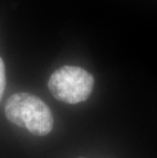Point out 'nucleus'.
<instances>
[{"label":"nucleus","mask_w":157,"mask_h":158,"mask_svg":"<svg viewBox=\"0 0 157 158\" xmlns=\"http://www.w3.org/2000/svg\"><path fill=\"white\" fill-rule=\"evenodd\" d=\"M7 119L19 127H26L36 136H46L53 129V114L44 101L29 93H15L5 104Z\"/></svg>","instance_id":"f257e3e1"},{"label":"nucleus","mask_w":157,"mask_h":158,"mask_svg":"<svg viewBox=\"0 0 157 158\" xmlns=\"http://www.w3.org/2000/svg\"><path fill=\"white\" fill-rule=\"evenodd\" d=\"M48 87L55 99L76 104L90 97L94 87V78L84 69L65 65L52 73Z\"/></svg>","instance_id":"f03ea898"},{"label":"nucleus","mask_w":157,"mask_h":158,"mask_svg":"<svg viewBox=\"0 0 157 158\" xmlns=\"http://www.w3.org/2000/svg\"><path fill=\"white\" fill-rule=\"evenodd\" d=\"M5 83H6V78H5V65H4V62H3L2 58L0 57V99L2 98L3 92H4Z\"/></svg>","instance_id":"7ed1b4c3"},{"label":"nucleus","mask_w":157,"mask_h":158,"mask_svg":"<svg viewBox=\"0 0 157 158\" xmlns=\"http://www.w3.org/2000/svg\"><path fill=\"white\" fill-rule=\"evenodd\" d=\"M79 158H85V157H79Z\"/></svg>","instance_id":"20e7f679"}]
</instances>
